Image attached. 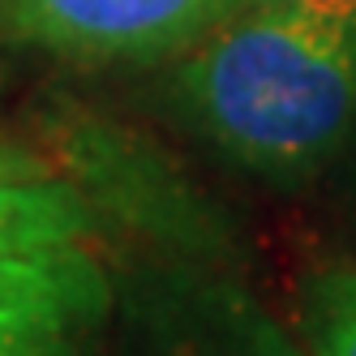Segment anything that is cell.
Masks as SVG:
<instances>
[{"instance_id": "cell-1", "label": "cell", "mask_w": 356, "mask_h": 356, "mask_svg": "<svg viewBox=\"0 0 356 356\" xmlns=\"http://www.w3.org/2000/svg\"><path fill=\"white\" fill-rule=\"evenodd\" d=\"M181 95L232 159L270 176L305 172L356 116V17L227 9L189 43Z\"/></svg>"}, {"instance_id": "cell-2", "label": "cell", "mask_w": 356, "mask_h": 356, "mask_svg": "<svg viewBox=\"0 0 356 356\" xmlns=\"http://www.w3.org/2000/svg\"><path fill=\"white\" fill-rule=\"evenodd\" d=\"M232 0H0V22L69 60H155L189 47Z\"/></svg>"}, {"instance_id": "cell-3", "label": "cell", "mask_w": 356, "mask_h": 356, "mask_svg": "<svg viewBox=\"0 0 356 356\" xmlns=\"http://www.w3.org/2000/svg\"><path fill=\"white\" fill-rule=\"evenodd\" d=\"M112 279L86 245L0 258V356H104Z\"/></svg>"}, {"instance_id": "cell-4", "label": "cell", "mask_w": 356, "mask_h": 356, "mask_svg": "<svg viewBox=\"0 0 356 356\" xmlns=\"http://www.w3.org/2000/svg\"><path fill=\"white\" fill-rule=\"evenodd\" d=\"M90 232L86 202L60 181H0V258H35Z\"/></svg>"}, {"instance_id": "cell-5", "label": "cell", "mask_w": 356, "mask_h": 356, "mask_svg": "<svg viewBox=\"0 0 356 356\" xmlns=\"http://www.w3.org/2000/svg\"><path fill=\"white\" fill-rule=\"evenodd\" d=\"M314 356H356V266L322 275L309 292Z\"/></svg>"}, {"instance_id": "cell-6", "label": "cell", "mask_w": 356, "mask_h": 356, "mask_svg": "<svg viewBox=\"0 0 356 356\" xmlns=\"http://www.w3.org/2000/svg\"><path fill=\"white\" fill-rule=\"evenodd\" d=\"M181 356H300L296 348H288L279 335L270 330H241L232 339H207V343H193Z\"/></svg>"}, {"instance_id": "cell-7", "label": "cell", "mask_w": 356, "mask_h": 356, "mask_svg": "<svg viewBox=\"0 0 356 356\" xmlns=\"http://www.w3.org/2000/svg\"><path fill=\"white\" fill-rule=\"evenodd\" d=\"M227 9H279L300 17H326V22H352L356 0H232Z\"/></svg>"}, {"instance_id": "cell-8", "label": "cell", "mask_w": 356, "mask_h": 356, "mask_svg": "<svg viewBox=\"0 0 356 356\" xmlns=\"http://www.w3.org/2000/svg\"><path fill=\"white\" fill-rule=\"evenodd\" d=\"M35 176H43L39 159H31L26 150H17L9 142H0V181H35Z\"/></svg>"}]
</instances>
